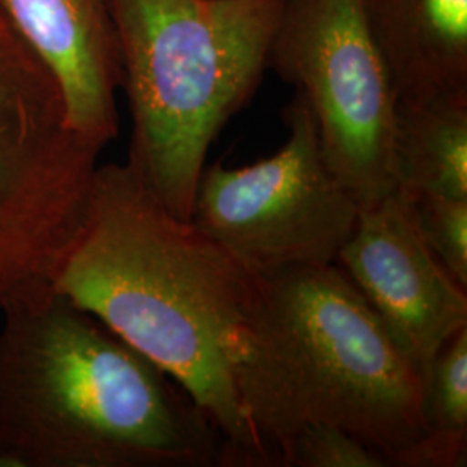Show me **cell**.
<instances>
[{"mask_svg": "<svg viewBox=\"0 0 467 467\" xmlns=\"http://www.w3.org/2000/svg\"><path fill=\"white\" fill-rule=\"evenodd\" d=\"M254 274L191 220L171 215L130 165H98L46 272L182 386L222 436L220 467H256L234 386L235 331Z\"/></svg>", "mask_w": 467, "mask_h": 467, "instance_id": "cell-1", "label": "cell"}, {"mask_svg": "<svg viewBox=\"0 0 467 467\" xmlns=\"http://www.w3.org/2000/svg\"><path fill=\"white\" fill-rule=\"evenodd\" d=\"M0 312V467L220 466L182 386L46 274Z\"/></svg>", "mask_w": 467, "mask_h": 467, "instance_id": "cell-2", "label": "cell"}, {"mask_svg": "<svg viewBox=\"0 0 467 467\" xmlns=\"http://www.w3.org/2000/svg\"><path fill=\"white\" fill-rule=\"evenodd\" d=\"M233 374L256 467H281L306 424L348 431L389 467L426 433L422 374L337 264L254 274Z\"/></svg>", "mask_w": 467, "mask_h": 467, "instance_id": "cell-3", "label": "cell"}, {"mask_svg": "<svg viewBox=\"0 0 467 467\" xmlns=\"http://www.w3.org/2000/svg\"><path fill=\"white\" fill-rule=\"evenodd\" d=\"M285 0H111L127 163L171 215L191 220L218 134L254 96Z\"/></svg>", "mask_w": 467, "mask_h": 467, "instance_id": "cell-4", "label": "cell"}, {"mask_svg": "<svg viewBox=\"0 0 467 467\" xmlns=\"http://www.w3.org/2000/svg\"><path fill=\"white\" fill-rule=\"evenodd\" d=\"M268 67L295 87L327 167L360 208L395 189L397 98L360 0H285Z\"/></svg>", "mask_w": 467, "mask_h": 467, "instance_id": "cell-5", "label": "cell"}, {"mask_svg": "<svg viewBox=\"0 0 467 467\" xmlns=\"http://www.w3.org/2000/svg\"><path fill=\"white\" fill-rule=\"evenodd\" d=\"M287 140L253 165L202 168L191 222L256 274L336 264L360 202L327 167L314 118L295 96Z\"/></svg>", "mask_w": 467, "mask_h": 467, "instance_id": "cell-6", "label": "cell"}, {"mask_svg": "<svg viewBox=\"0 0 467 467\" xmlns=\"http://www.w3.org/2000/svg\"><path fill=\"white\" fill-rule=\"evenodd\" d=\"M80 170L61 88L0 9V306L49 256Z\"/></svg>", "mask_w": 467, "mask_h": 467, "instance_id": "cell-7", "label": "cell"}, {"mask_svg": "<svg viewBox=\"0 0 467 467\" xmlns=\"http://www.w3.org/2000/svg\"><path fill=\"white\" fill-rule=\"evenodd\" d=\"M336 264L426 381L436 353L467 327V289L424 243L410 198L395 187L362 206Z\"/></svg>", "mask_w": 467, "mask_h": 467, "instance_id": "cell-8", "label": "cell"}, {"mask_svg": "<svg viewBox=\"0 0 467 467\" xmlns=\"http://www.w3.org/2000/svg\"><path fill=\"white\" fill-rule=\"evenodd\" d=\"M59 84L75 132L104 150L118 137L121 59L111 0H0Z\"/></svg>", "mask_w": 467, "mask_h": 467, "instance_id": "cell-9", "label": "cell"}, {"mask_svg": "<svg viewBox=\"0 0 467 467\" xmlns=\"http://www.w3.org/2000/svg\"><path fill=\"white\" fill-rule=\"evenodd\" d=\"M397 100L467 90V0H360Z\"/></svg>", "mask_w": 467, "mask_h": 467, "instance_id": "cell-10", "label": "cell"}, {"mask_svg": "<svg viewBox=\"0 0 467 467\" xmlns=\"http://www.w3.org/2000/svg\"><path fill=\"white\" fill-rule=\"evenodd\" d=\"M391 161L401 192L467 200V90L397 100Z\"/></svg>", "mask_w": 467, "mask_h": 467, "instance_id": "cell-11", "label": "cell"}, {"mask_svg": "<svg viewBox=\"0 0 467 467\" xmlns=\"http://www.w3.org/2000/svg\"><path fill=\"white\" fill-rule=\"evenodd\" d=\"M426 433L399 467L466 466L467 327L440 348L424 381Z\"/></svg>", "mask_w": 467, "mask_h": 467, "instance_id": "cell-12", "label": "cell"}, {"mask_svg": "<svg viewBox=\"0 0 467 467\" xmlns=\"http://www.w3.org/2000/svg\"><path fill=\"white\" fill-rule=\"evenodd\" d=\"M409 198L424 243L451 277L467 289V200L433 194Z\"/></svg>", "mask_w": 467, "mask_h": 467, "instance_id": "cell-13", "label": "cell"}, {"mask_svg": "<svg viewBox=\"0 0 467 467\" xmlns=\"http://www.w3.org/2000/svg\"><path fill=\"white\" fill-rule=\"evenodd\" d=\"M281 467H389V461L341 428L306 424L287 441Z\"/></svg>", "mask_w": 467, "mask_h": 467, "instance_id": "cell-14", "label": "cell"}]
</instances>
